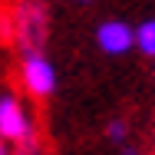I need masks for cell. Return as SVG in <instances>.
<instances>
[{
	"mask_svg": "<svg viewBox=\"0 0 155 155\" xmlns=\"http://www.w3.org/2000/svg\"><path fill=\"white\" fill-rule=\"evenodd\" d=\"M13 40L23 53H36L46 40V10L40 0H20L13 10Z\"/></svg>",
	"mask_w": 155,
	"mask_h": 155,
	"instance_id": "obj_1",
	"label": "cell"
},
{
	"mask_svg": "<svg viewBox=\"0 0 155 155\" xmlns=\"http://www.w3.org/2000/svg\"><path fill=\"white\" fill-rule=\"evenodd\" d=\"M20 86L27 89L30 99H50L56 93V66L40 50L23 53V60H20Z\"/></svg>",
	"mask_w": 155,
	"mask_h": 155,
	"instance_id": "obj_2",
	"label": "cell"
},
{
	"mask_svg": "<svg viewBox=\"0 0 155 155\" xmlns=\"http://www.w3.org/2000/svg\"><path fill=\"white\" fill-rule=\"evenodd\" d=\"M0 135H3V142H13V145H20V142H27V139L36 135L30 112L20 106V99L13 93L0 96Z\"/></svg>",
	"mask_w": 155,
	"mask_h": 155,
	"instance_id": "obj_3",
	"label": "cell"
},
{
	"mask_svg": "<svg viewBox=\"0 0 155 155\" xmlns=\"http://www.w3.org/2000/svg\"><path fill=\"white\" fill-rule=\"evenodd\" d=\"M96 46L106 56H122L135 46V27H129L122 20H102L96 27Z\"/></svg>",
	"mask_w": 155,
	"mask_h": 155,
	"instance_id": "obj_4",
	"label": "cell"
},
{
	"mask_svg": "<svg viewBox=\"0 0 155 155\" xmlns=\"http://www.w3.org/2000/svg\"><path fill=\"white\" fill-rule=\"evenodd\" d=\"M135 50L155 60V20H145L135 27Z\"/></svg>",
	"mask_w": 155,
	"mask_h": 155,
	"instance_id": "obj_5",
	"label": "cell"
},
{
	"mask_svg": "<svg viewBox=\"0 0 155 155\" xmlns=\"http://www.w3.org/2000/svg\"><path fill=\"white\" fill-rule=\"evenodd\" d=\"M106 135H109L112 142H122V135H125V122H122V119H112V122H109V132H106Z\"/></svg>",
	"mask_w": 155,
	"mask_h": 155,
	"instance_id": "obj_6",
	"label": "cell"
},
{
	"mask_svg": "<svg viewBox=\"0 0 155 155\" xmlns=\"http://www.w3.org/2000/svg\"><path fill=\"white\" fill-rule=\"evenodd\" d=\"M17 155H40V142H36V135L27 139V142H20V145H17Z\"/></svg>",
	"mask_w": 155,
	"mask_h": 155,
	"instance_id": "obj_7",
	"label": "cell"
},
{
	"mask_svg": "<svg viewBox=\"0 0 155 155\" xmlns=\"http://www.w3.org/2000/svg\"><path fill=\"white\" fill-rule=\"evenodd\" d=\"M122 155H139V152H132V149H125V152H122Z\"/></svg>",
	"mask_w": 155,
	"mask_h": 155,
	"instance_id": "obj_8",
	"label": "cell"
},
{
	"mask_svg": "<svg viewBox=\"0 0 155 155\" xmlns=\"http://www.w3.org/2000/svg\"><path fill=\"white\" fill-rule=\"evenodd\" d=\"M79 3H89V0H79Z\"/></svg>",
	"mask_w": 155,
	"mask_h": 155,
	"instance_id": "obj_9",
	"label": "cell"
}]
</instances>
